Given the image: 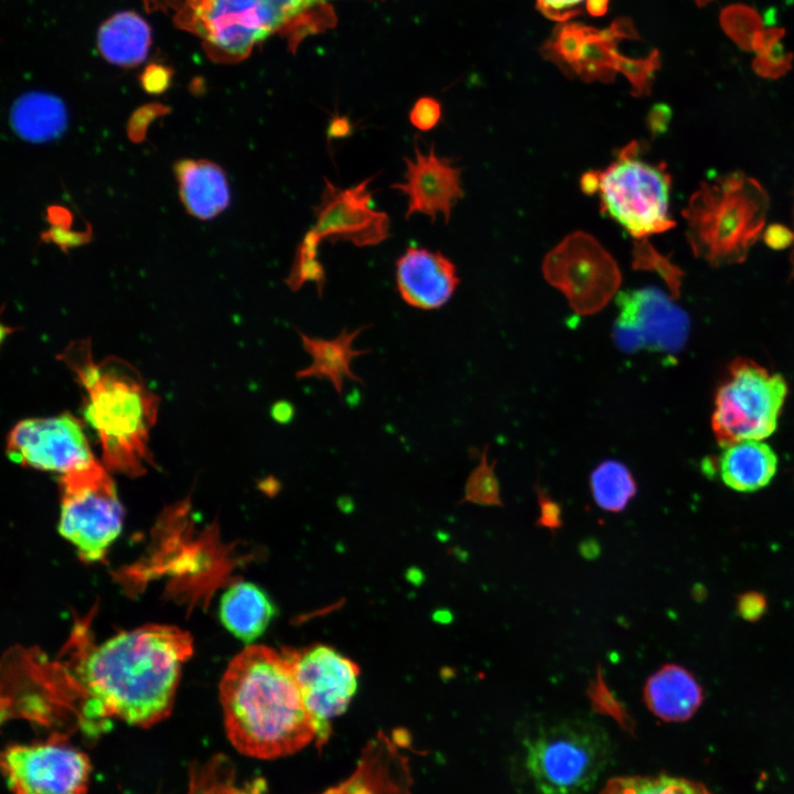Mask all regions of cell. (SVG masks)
Returning a JSON list of instances; mask_svg holds the SVG:
<instances>
[{
	"mask_svg": "<svg viewBox=\"0 0 794 794\" xmlns=\"http://www.w3.org/2000/svg\"><path fill=\"white\" fill-rule=\"evenodd\" d=\"M294 415L293 406L285 400L277 401L271 407V417L279 423L289 422Z\"/></svg>",
	"mask_w": 794,
	"mask_h": 794,
	"instance_id": "cell-44",
	"label": "cell"
},
{
	"mask_svg": "<svg viewBox=\"0 0 794 794\" xmlns=\"http://www.w3.org/2000/svg\"><path fill=\"white\" fill-rule=\"evenodd\" d=\"M192 653L191 635L171 625L149 624L109 639L82 665L89 697L84 713L140 727L161 721L173 707L181 665Z\"/></svg>",
	"mask_w": 794,
	"mask_h": 794,
	"instance_id": "cell-1",
	"label": "cell"
},
{
	"mask_svg": "<svg viewBox=\"0 0 794 794\" xmlns=\"http://www.w3.org/2000/svg\"><path fill=\"white\" fill-rule=\"evenodd\" d=\"M696 1L698 2V4L701 6V4H705V3H707V2H709V1H711V0H696Z\"/></svg>",
	"mask_w": 794,
	"mask_h": 794,
	"instance_id": "cell-47",
	"label": "cell"
},
{
	"mask_svg": "<svg viewBox=\"0 0 794 794\" xmlns=\"http://www.w3.org/2000/svg\"><path fill=\"white\" fill-rule=\"evenodd\" d=\"M737 611L747 621H758L766 611V600L757 591L742 593L737 601Z\"/></svg>",
	"mask_w": 794,
	"mask_h": 794,
	"instance_id": "cell-38",
	"label": "cell"
},
{
	"mask_svg": "<svg viewBox=\"0 0 794 794\" xmlns=\"http://www.w3.org/2000/svg\"><path fill=\"white\" fill-rule=\"evenodd\" d=\"M763 238L768 247L780 250L794 243V233L781 224H772L765 229Z\"/></svg>",
	"mask_w": 794,
	"mask_h": 794,
	"instance_id": "cell-39",
	"label": "cell"
},
{
	"mask_svg": "<svg viewBox=\"0 0 794 794\" xmlns=\"http://www.w3.org/2000/svg\"><path fill=\"white\" fill-rule=\"evenodd\" d=\"M152 41L148 22L133 11H119L105 20L97 31V47L109 63L135 67L148 56Z\"/></svg>",
	"mask_w": 794,
	"mask_h": 794,
	"instance_id": "cell-21",
	"label": "cell"
},
{
	"mask_svg": "<svg viewBox=\"0 0 794 794\" xmlns=\"http://www.w3.org/2000/svg\"><path fill=\"white\" fill-rule=\"evenodd\" d=\"M600 794H711L698 782L666 774L619 776L607 782Z\"/></svg>",
	"mask_w": 794,
	"mask_h": 794,
	"instance_id": "cell-26",
	"label": "cell"
},
{
	"mask_svg": "<svg viewBox=\"0 0 794 794\" xmlns=\"http://www.w3.org/2000/svg\"><path fill=\"white\" fill-rule=\"evenodd\" d=\"M618 36L626 34L614 25L601 32L589 28L579 57L569 72L588 82H611L620 57L614 42Z\"/></svg>",
	"mask_w": 794,
	"mask_h": 794,
	"instance_id": "cell-24",
	"label": "cell"
},
{
	"mask_svg": "<svg viewBox=\"0 0 794 794\" xmlns=\"http://www.w3.org/2000/svg\"><path fill=\"white\" fill-rule=\"evenodd\" d=\"M373 179L367 178L346 189L324 180L320 202L313 207L314 224L300 242L290 272L285 278L291 291L296 292L312 282L322 297L326 280L324 267L319 260L322 240H344L365 247L378 245L389 237L388 215L373 207L368 190Z\"/></svg>",
	"mask_w": 794,
	"mask_h": 794,
	"instance_id": "cell-7",
	"label": "cell"
},
{
	"mask_svg": "<svg viewBox=\"0 0 794 794\" xmlns=\"http://www.w3.org/2000/svg\"><path fill=\"white\" fill-rule=\"evenodd\" d=\"M58 530L87 562L98 561L118 537L124 508L103 462L60 476Z\"/></svg>",
	"mask_w": 794,
	"mask_h": 794,
	"instance_id": "cell-9",
	"label": "cell"
},
{
	"mask_svg": "<svg viewBox=\"0 0 794 794\" xmlns=\"http://www.w3.org/2000/svg\"><path fill=\"white\" fill-rule=\"evenodd\" d=\"M14 130L30 141H45L57 137L66 125V112L57 97L40 92L21 96L12 107Z\"/></svg>",
	"mask_w": 794,
	"mask_h": 794,
	"instance_id": "cell-23",
	"label": "cell"
},
{
	"mask_svg": "<svg viewBox=\"0 0 794 794\" xmlns=\"http://www.w3.org/2000/svg\"><path fill=\"white\" fill-rule=\"evenodd\" d=\"M172 74L173 71L169 66L151 63L140 74V85L149 94H161L169 88Z\"/></svg>",
	"mask_w": 794,
	"mask_h": 794,
	"instance_id": "cell-36",
	"label": "cell"
},
{
	"mask_svg": "<svg viewBox=\"0 0 794 794\" xmlns=\"http://www.w3.org/2000/svg\"><path fill=\"white\" fill-rule=\"evenodd\" d=\"M659 67L657 52L645 58H629L620 55L616 71L627 77L632 84L633 95H647L651 89L654 73Z\"/></svg>",
	"mask_w": 794,
	"mask_h": 794,
	"instance_id": "cell-32",
	"label": "cell"
},
{
	"mask_svg": "<svg viewBox=\"0 0 794 794\" xmlns=\"http://www.w3.org/2000/svg\"><path fill=\"white\" fill-rule=\"evenodd\" d=\"M441 119V105L433 97H421L409 112L410 124L421 131L434 128Z\"/></svg>",
	"mask_w": 794,
	"mask_h": 794,
	"instance_id": "cell-34",
	"label": "cell"
},
{
	"mask_svg": "<svg viewBox=\"0 0 794 794\" xmlns=\"http://www.w3.org/2000/svg\"><path fill=\"white\" fill-rule=\"evenodd\" d=\"M768 207L763 186L740 171L701 183L683 211L694 255L715 267L742 262L763 229Z\"/></svg>",
	"mask_w": 794,
	"mask_h": 794,
	"instance_id": "cell-4",
	"label": "cell"
},
{
	"mask_svg": "<svg viewBox=\"0 0 794 794\" xmlns=\"http://www.w3.org/2000/svg\"><path fill=\"white\" fill-rule=\"evenodd\" d=\"M144 8L148 12L153 11H163L167 12L168 10L174 11L176 13L183 6L184 0H142Z\"/></svg>",
	"mask_w": 794,
	"mask_h": 794,
	"instance_id": "cell-43",
	"label": "cell"
},
{
	"mask_svg": "<svg viewBox=\"0 0 794 794\" xmlns=\"http://www.w3.org/2000/svg\"><path fill=\"white\" fill-rule=\"evenodd\" d=\"M787 394L781 374L747 357L733 360L715 395L711 430L717 443L723 448L772 436Z\"/></svg>",
	"mask_w": 794,
	"mask_h": 794,
	"instance_id": "cell-8",
	"label": "cell"
},
{
	"mask_svg": "<svg viewBox=\"0 0 794 794\" xmlns=\"http://www.w3.org/2000/svg\"><path fill=\"white\" fill-rule=\"evenodd\" d=\"M616 305L613 339L621 350L676 352L684 346L688 316L659 289L647 287L621 292Z\"/></svg>",
	"mask_w": 794,
	"mask_h": 794,
	"instance_id": "cell-14",
	"label": "cell"
},
{
	"mask_svg": "<svg viewBox=\"0 0 794 794\" xmlns=\"http://www.w3.org/2000/svg\"><path fill=\"white\" fill-rule=\"evenodd\" d=\"M352 132V125L346 117L335 116L328 128L329 139L343 138Z\"/></svg>",
	"mask_w": 794,
	"mask_h": 794,
	"instance_id": "cell-42",
	"label": "cell"
},
{
	"mask_svg": "<svg viewBox=\"0 0 794 794\" xmlns=\"http://www.w3.org/2000/svg\"><path fill=\"white\" fill-rule=\"evenodd\" d=\"M46 218L51 224L50 228L42 233L41 240L57 245L63 251L69 248L86 244L92 238V228L83 232L72 229V213L58 205L47 208Z\"/></svg>",
	"mask_w": 794,
	"mask_h": 794,
	"instance_id": "cell-29",
	"label": "cell"
},
{
	"mask_svg": "<svg viewBox=\"0 0 794 794\" xmlns=\"http://www.w3.org/2000/svg\"><path fill=\"white\" fill-rule=\"evenodd\" d=\"M1 766L12 794H85L92 765L88 757L63 736L10 744Z\"/></svg>",
	"mask_w": 794,
	"mask_h": 794,
	"instance_id": "cell-11",
	"label": "cell"
},
{
	"mask_svg": "<svg viewBox=\"0 0 794 794\" xmlns=\"http://www.w3.org/2000/svg\"><path fill=\"white\" fill-rule=\"evenodd\" d=\"M583 0H538L539 9L549 18L566 19L573 15L572 8Z\"/></svg>",
	"mask_w": 794,
	"mask_h": 794,
	"instance_id": "cell-40",
	"label": "cell"
},
{
	"mask_svg": "<svg viewBox=\"0 0 794 794\" xmlns=\"http://www.w3.org/2000/svg\"><path fill=\"white\" fill-rule=\"evenodd\" d=\"M287 651L305 706L315 721V741L321 748L331 733V720L347 709L355 695L360 667L323 644Z\"/></svg>",
	"mask_w": 794,
	"mask_h": 794,
	"instance_id": "cell-12",
	"label": "cell"
},
{
	"mask_svg": "<svg viewBox=\"0 0 794 794\" xmlns=\"http://www.w3.org/2000/svg\"><path fill=\"white\" fill-rule=\"evenodd\" d=\"M453 262L440 251L410 246L396 261V286L408 305L434 310L444 305L459 285Z\"/></svg>",
	"mask_w": 794,
	"mask_h": 794,
	"instance_id": "cell-16",
	"label": "cell"
},
{
	"mask_svg": "<svg viewBox=\"0 0 794 794\" xmlns=\"http://www.w3.org/2000/svg\"><path fill=\"white\" fill-rule=\"evenodd\" d=\"M588 696L592 702V706L601 711L613 716L616 720L621 721L622 725L629 722L627 713L625 709L619 704L615 697L611 694L607 687L601 669H598L596 677L590 680L588 687Z\"/></svg>",
	"mask_w": 794,
	"mask_h": 794,
	"instance_id": "cell-33",
	"label": "cell"
},
{
	"mask_svg": "<svg viewBox=\"0 0 794 794\" xmlns=\"http://www.w3.org/2000/svg\"><path fill=\"white\" fill-rule=\"evenodd\" d=\"M369 325H362L352 332L347 328L333 339L311 336L296 329L303 350L310 355L311 364L296 372L297 379L318 378L329 380L339 397H342L344 382L363 384L352 369L354 358L369 353V350H358L353 346L355 339Z\"/></svg>",
	"mask_w": 794,
	"mask_h": 794,
	"instance_id": "cell-17",
	"label": "cell"
},
{
	"mask_svg": "<svg viewBox=\"0 0 794 794\" xmlns=\"http://www.w3.org/2000/svg\"><path fill=\"white\" fill-rule=\"evenodd\" d=\"M632 267L636 270L657 272L668 287L672 297H679L683 271L672 264L668 257L661 255L646 238L634 243Z\"/></svg>",
	"mask_w": 794,
	"mask_h": 794,
	"instance_id": "cell-28",
	"label": "cell"
},
{
	"mask_svg": "<svg viewBox=\"0 0 794 794\" xmlns=\"http://www.w3.org/2000/svg\"><path fill=\"white\" fill-rule=\"evenodd\" d=\"M273 612L268 596L251 582L232 583L221 599L219 618L223 625L246 643L264 633Z\"/></svg>",
	"mask_w": 794,
	"mask_h": 794,
	"instance_id": "cell-22",
	"label": "cell"
},
{
	"mask_svg": "<svg viewBox=\"0 0 794 794\" xmlns=\"http://www.w3.org/2000/svg\"><path fill=\"white\" fill-rule=\"evenodd\" d=\"M84 391L85 420L96 431L103 464L128 476L152 464L149 436L158 418L159 397L128 362H96L89 340L72 342L60 354Z\"/></svg>",
	"mask_w": 794,
	"mask_h": 794,
	"instance_id": "cell-3",
	"label": "cell"
},
{
	"mask_svg": "<svg viewBox=\"0 0 794 794\" xmlns=\"http://www.w3.org/2000/svg\"><path fill=\"white\" fill-rule=\"evenodd\" d=\"M609 0H587V11L593 17L603 15L608 10Z\"/></svg>",
	"mask_w": 794,
	"mask_h": 794,
	"instance_id": "cell-45",
	"label": "cell"
},
{
	"mask_svg": "<svg viewBox=\"0 0 794 794\" xmlns=\"http://www.w3.org/2000/svg\"><path fill=\"white\" fill-rule=\"evenodd\" d=\"M461 502L483 506H502L500 484L495 474V462L489 463L487 448L484 449L478 466L470 473Z\"/></svg>",
	"mask_w": 794,
	"mask_h": 794,
	"instance_id": "cell-27",
	"label": "cell"
},
{
	"mask_svg": "<svg viewBox=\"0 0 794 794\" xmlns=\"http://www.w3.org/2000/svg\"><path fill=\"white\" fill-rule=\"evenodd\" d=\"M219 698L229 741L246 755L276 759L316 740L287 648H244L222 677Z\"/></svg>",
	"mask_w": 794,
	"mask_h": 794,
	"instance_id": "cell-2",
	"label": "cell"
},
{
	"mask_svg": "<svg viewBox=\"0 0 794 794\" xmlns=\"http://www.w3.org/2000/svg\"><path fill=\"white\" fill-rule=\"evenodd\" d=\"M168 112V108L163 105L153 104L140 107L133 112L128 122L129 138L139 142L144 139L149 124L158 116Z\"/></svg>",
	"mask_w": 794,
	"mask_h": 794,
	"instance_id": "cell-37",
	"label": "cell"
},
{
	"mask_svg": "<svg viewBox=\"0 0 794 794\" xmlns=\"http://www.w3.org/2000/svg\"><path fill=\"white\" fill-rule=\"evenodd\" d=\"M777 463V455L769 444L748 440L722 448L717 459V472L729 489L750 493L770 484Z\"/></svg>",
	"mask_w": 794,
	"mask_h": 794,
	"instance_id": "cell-20",
	"label": "cell"
},
{
	"mask_svg": "<svg viewBox=\"0 0 794 794\" xmlns=\"http://www.w3.org/2000/svg\"><path fill=\"white\" fill-rule=\"evenodd\" d=\"M643 699L650 711L667 722L690 719L704 700L696 677L677 664H665L645 682Z\"/></svg>",
	"mask_w": 794,
	"mask_h": 794,
	"instance_id": "cell-19",
	"label": "cell"
},
{
	"mask_svg": "<svg viewBox=\"0 0 794 794\" xmlns=\"http://www.w3.org/2000/svg\"><path fill=\"white\" fill-rule=\"evenodd\" d=\"M725 30L745 49L755 50L763 33L758 14L748 7L734 6L722 13Z\"/></svg>",
	"mask_w": 794,
	"mask_h": 794,
	"instance_id": "cell-30",
	"label": "cell"
},
{
	"mask_svg": "<svg viewBox=\"0 0 794 794\" xmlns=\"http://www.w3.org/2000/svg\"><path fill=\"white\" fill-rule=\"evenodd\" d=\"M404 162V181L393 184L391 189L407 196L406 218L420 213L434 222L437 215L442 214L448 223L453 205L463 196L461 170L448 158L438 157L433 144L425 153L416 143L414 158L406 157Z\"/></svg>",
	"mask_w": 794,
	"mask_h": 794,
	"instance_id": "cell-15",
	"label": "cell"
},
{
	"mask_svg": "<svg viewBox=\"0 0 794 794\" xmlns=\"http://www.w3.org/2000/svg\"><path fill=\"white\" fill-rule=\"evenodd\" d=\"M791 267H792V269H791V278H794V249H793L792 255H791Z\"/></svg>",
	"mask_w": 794,
	"mask_h": 794,
	"instance_id": "cell-46",
	"label": "cell"
},
{
	"mask_svg": "<svg viewBox=\"0 0 794 794\" xmlns=\"http://www.w3.org/2000/svg\"><path fill=\"white\" fill-rule=\"evenodd\" d=\"M670 119V109L665 105H656L648 114V127L655 133L663 132Z\"/></svg>",
	"mask_w": 794,
	"mask_h": 794,
	"instance_id": "cell-41",
	"label": "cell"
},
{
	"mask_svg": "<svg viewBox=\"0 0 794 794\" xmlns=\"http://www.w3.org/2000/svg\"><path fill=\"white\" fill-rule=\"evenodd\" d=\"M7 454L13 462L61 475L98 461L82 421L72 414L19 421L9 432Z\"/></svg>",
	"mask_w": 794,
	"mask_h": 794,
	"instance_id": "cell-13",
	"label": "cell"
},
{
	"mask_svg": "<svg viewBox=\"0 0 794 794\" xmlns=\"http://www.w3.org/2000/svg\"><path fill=\"white\" fill-rule=\"evenodd\" d=\"M539 515L536 519V526L547 528L555 533L562 525L561 507L559 503L554 501L539 485L535 486Z\"/></svg>",
	"mask_w": 794,
	"mask_h": 794,
	"instance_id": "cell-35",
	"label": "cell"
},
{
	"mask_svg": "<svg viewBox=\"0 0 794 794\" xmlns=\"http://www.w3.org/2000/svg\"><path fill=\"white\" fill-rule=\"evenodd\" d=\"M641 151L642 146L632 141L604 170L588 171L580 180L586 194L599 196L601 213L637 239L675 226L668 213L670 174L664 163L641 159Z\"/></svg>",
	"mask_w": 794,
	"mask_h": 794,
	"instance_id": "cell-6",
	"label": "cell"
},
{
	"mask_svg": "<svg viewBox=\"0 0 794 794\" xmlns=\"http://www.w3.org/2000/svg\"><path fill=\"white\" fill-rule=\"evenodd\" d=\"M543 272L582 315L603 309L621 285L613 257L594 237L580 230L566 236L546 255Z\"/></svg>",
	"mask_w": 794,
	"mask_h": 794,
	"instance_id": "cell-10",
	"label": "cell"
},
{
	"mask_svg": "<svg viewBox=\"0 0 794 794\" xmlns=\"http://www.w3.org/2000/svg\"><path fill=\"white\" fill-rule=\"evenodd\" d=\"M525 768L539 794H584L607 769L605 730L583 718L540 721L525 737Z\"/></svg>",
	"mask_w": 794,
	"mask_h": 794,
	"instance_id": "cell-5",
	"label": "cell"
},
{
	"mask_svg": "<svg viewBox=\"0 0 794 794\" xmlns=\"http://www.w3.org/2000/svg\"><path fill=\"white\" fill-rule=\"evenodd\" d=\"M180 200L193 217L207 221L224 212L230 201L229 183L222 167L206 159L175 163Z\"/></svg>",
	"mask_w": 794,
	"mask_h": 794,
	"instance_id": "cell-18",
	"label": "cell"
},
{
	"mask_svg": "<svg viewBox=\"0 0 794 794\" xmlns=\"http://www.w3.org/2000/svg\"><path fill=\"white\" fill-rule=\"evenodd\" d=\"M590 489L596 504L605 512L625 509L637 492L629 468L616 460H605L591 472Z\"/></svg>",
	"mask_w": 794,
	"mask_h": 794,
	"instance_id": "cell-25",
	"label": "cell"
},
{
	"mask_svg": "<svg viewBox=\"0 0 794 794\" xmlns=\"http://www.w3.org/2000/svg\"><path fill=\"white\" fill-rule=\"evenodd\" d=\"M777 30L763 31L755 47L758 57L753 67L761 76L776 78L791 67V55H787L777 43Z\"/></svg>",
	"mask_w": 794,
	"mask_h": 794,
	"instance_id": "cell-31",
	"label": "cell"
}]
</instances>
